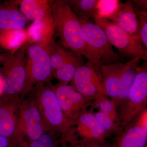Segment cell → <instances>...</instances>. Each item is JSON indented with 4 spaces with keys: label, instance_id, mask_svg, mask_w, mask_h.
I'll use <instances>...</instances> for the list:
<instances>
[{
    "label": "cell",
    "instance_id": "4316f807",
    "mask_svg": "<svg viewBox=\"0 0 147 147\" xmlns=\"http://www.w3.org/2000/svg\"><path fill=\"white\" fill-rule=\"evenodd\" d=\"M134 8L142 11L147 12V1L146 0H134L132 1Z\"/></svg>",
    "mask_w": 147,
    "mask_h": 147
},
{
    "label": "cell",
    "instance_id": "9c48e42d",
    "mask_svg": "<svg viewBox=\"0 0 147 147\" xmlns=\"http://www.w3.org/2000/svg\"><path fill=\"white\" fill-rule=\"evenodd\" d=\"M58 101L67 120L76 123L82 114L86 112L89 99L81 94L71 85L57 84L53 86Z\"/></svg>",
    "mask_w": 147,
    "mask_h": 147
},
{
    "label": "cell",
    "instance_id": "44dd1931",
    "mask_svg": "<svg viewBox=\"0 0 147 147\" xmlns=\"http://www.w3.org/2000/svg\"><path fill=\"white\" fill-rule=\"evenodd\" d=\"M52 74L59 68L71 56L72 52L65 50L60 45L55 42L54 38L48 43Z\"/></svg>",
    "mask_w": 147,
    "mask_h": 147
},
{
    "label": "cell",
    "instance_id": "83f0119b",
    "mask_svg": "<svg viewBox=\"0 0 147 147\" xmlns=\"http://www.w3.org/2000/svg\"><path fill=\"white\" fill-rule=\"evenodd\" d=\"M88 147H103L101 146H98V145H92V146H89Z\"/></svg>",
    "mask_w": 147,
    "mask_h": 147
},
{
    "label": "cell",
    "instance_id": "d4e9b609",
    "mask_svg": "<svg viewBox=\"0 0 147 147\" xmlns=\"http://www.w3.org/2000/svg\"><path fill=\"white\" fill-rule=\"evenodd\" d=\"M94 115L100 125L105 131L110 130L113 127V120L105 113L100 111L96 113Z\"/></svg>",
    "mask_w": 147,
    "mask_h": 147
},
{
    "label": "cell",
    "instance_id": "6da1fadb",
    "mask_svg": "<svg viewBox=\"0 0 147 147\" xmlns=\"http://www.w3.org/2000/svg\"><path fill=\"white\" fill-rule=\"evenodd\" d=\"M51 14L54 32L59 38L62 45L84 56L88 61L99 66L87 47L82 34L81 23L67 1H52Z\"/></svg>",
    "mask_w": 147,
    "mask_h": 147
},
{
    "label": "cell",
    "instance_id": "7c38bea8",
    "mask_svg": "<svg viewBox=\"0 0 147 147\" xmlns=\"http://www.w3.org/2000/svg\"><path fill=\"white\" fill-rule=\"evenodd\" d=\"M108 20L131 36L140 39L139 24L132 1L128 0L124 3L120 2L115 13Z\"/></svg>",
    "mask_w": 147,
    "mask_h": 147
},
{
    "label": "cell",
    "instance_id": "30bf717a",
    "mask_svg": "<svg viewBox=\"0 0 147 147\" xmlns=\"http://www.w3.org/2000/svg\"><path fill=\"white\" fill-rule=\"evenodd\" d=\"M22 99L0 94V135L8 138L24 136L18 126V109Z\"/></svg>",
    "mask_w": 147,
    "mask_h": 147
},
{
    "label": "cell",
    "instance_id": "2e32d148",
    "mask_svg": "<svg viewBox=\"0 0 147 147\" xmlns=\"http://www.w3.org/2000/svg\"><path fill=\"white\" fill-rule=\"evenodd\" d=\"M141 60H143L142 57H138L125 62L121 76L119 92L117 100H126L129 89L138 72Z\"/></svg>",
    "mask_w": 147,
    "mask_h": 147
},
{
    "label": "cell",
    "instance_id": "4fadbf2b",
    "mask_svg": "<svg viewBox=\"0 0 147 147\" xmlns=\"http://www.w3.org/2000/svg\"><path fill=\"white\" fill-rule=\"evenodd\" d=\"M28 21L13 2L0 5V34L24 29Z\"/></svg>",
    "mask_w": 147,
    "mask_h": 147
},
{
    "label": "cell",
    "instance_id": "5b68a950",
    "mask_svg": "<svg viewBox=\"0 0 147 147\" xmlns=\"http://www.w3.org/2000/svg\"><path fill=\"white\" fill-rule=\"evenodd\" d=\"M84 40L99 66L123 63L122 58L113 50L105 33L91 20L79 19Z\"/></svg>",
    "mask_w": 147,
    "mask_h": 147
},
{
    "label": "cell",
    "instance_id": "cb8c5ba5",
    "mask_svg": "<svg viewBox=\"0 0 147 147\" xmlns=\"http://www.w3.org/2000/svg\"><path fill=\"white\" fill-rule=\"evenodd\" d=\"M56 134L47 131L37 139L40 147H56Z\"/></svg>",
    "mask_w": 147,
    "mask_h": 147
},
{
    "label": "cell",
    "instance_id": "5bb4252c",
    "mask_svg": "<svg viewBox=\"0 0 147 147\" xmlns=\"http://www.w3.org/2000/svg\"><path fill=\"white\" fill-rule=\"evenodd\" d=\"M125 64V63H118L100 67L106 94L116 100L119 92L121 76Z\"/></svg>",
    "mask_w": 147,
    "mask_h": 147
},
{
    "label": "cell",
    "instance_id": "8fae6325",
    "mask_svg": "<svg viewBox=\"0 0 147 147\" xmlns=\"http://www.w3.org/2000/svg\"><path fill=\"white\" fill-rule=\"evenodd\" d=\"M18 1L20 10L28 21L54 30L51 14L52 1L22 0Z\"/></svg>",
    "mask_w": 147,
    "mask_h": 147
},
{
    "label": "cell",
    "instance_id": "52a82bcc",
    "mask_svg": "<svg viewBox=\"0 0 147 147\" xmlns=\"http://www.w3.org/2000/svg\"><path fill=\"white\" fill-rule=\"evenodd\" d=\"M71 83L77 91L89 99L107 95L100 67L90 62L77 68Z\"/></svg>",
    "mask_w": 147,
    "mask_h": 147
},
{
    "label": "cell",
    "instance_id": "f1b7e54d",
    "mask_svg": "<svg viewBox=\"0 0 147 147\" xmlns=\"http://www.w3.org/2000/svg\"><path fill=\"white\" fill-rule=\"evenodd\" d=\"M3 60V56L0 55V62H2Z\"/></svg>",
    "mask_w": 147,
    "mask_h": 147
},
{
    "label": "cell",
    "instance_id": "f546056e",
    "mask_svg": "<svg viewBox=\"0 0 147 147\" xmlns=\"http://www.w3.org/2000/svg\"><path fill=\"white\" fill-rule=\"evenodd\" d=\"M26 142H24V144H22V146H21V147H25V144H26Z\"/></svg>",
    "mask_w": 147,
    "mask_h": 147
},
{
    "label": "cell",
    "instance_id": "8992f818",
    "mask_svg": "<svg viewBox=\"0 0 147 147\" xmlns=\"http://www.w3.org/2000/svg\"><path fill=\"white\" fill-rule=\"evenodd\" d=\"M94 24L100 27L105 33L112 46L115 47L123 58L130 60L138 57L147 61V51L141 40L127 33L115 23L108 19L94 18Z\"/></svg>",
    "mask_w": 147,
    "mask_h": 147
},
{
    "label": "cell",
    "instance_id": "277c9868",
    "mask_svg": "<svg viewBox=\"0 0 147 147\" xmlns=\"http://www.w3.org/2000/svg\"><path fill=\"white\" fill-rule=\"evenodd\" d=\"M53 36L42 38L26 48V73L30 92L34 85L50 83L53 77L48 43Z\"/></svg>",
    "mask_w": 147,
    "mask_h": 147
},
{
    "label": "cell",
    "instance_id": "7a4b0ae2",
    "mask_svg": "<svg viewBox=\"0 0 147 147\" xmlns=\"http://www.w3.org/2000/svg\"><path fill=\"white\" fill-rule=\"evenodd\" d=\"M30 96L35 102L48 131L61 134L66 137L71 135L73 124L66 118L53 86L40 83L33 87Z\"/></svg>",
    "mask_w": 147,
    "mask_h": 147
},
{
    "label": "cell",
    "instance_id": "9a60e30c",
    "mask_svg": "<svg viewBox=\"0 0 147 147\" xmlns=\"http://www.w3.org/2000/svg\"><path fill=\"white\" fill-rule=\"evenodd\" d=\"M147 97V63L144 61L129 92L126 100L131 106L138 107L146 102Z\"/></svg>",
    "mask_w": 147,
    "mask_h": 147
},
{
    "label": "cell",
    "instance_id": "484cf974",
    "mask_svg": "<svg viewBox=\"0 0 147 147\" xmlns=\"http://www.w3.org/2000/svg\"><path fill=\"white\" fill-rule=\"evenodd\" d=\"M96 99L100 100L99 102L100 111L110 117V114L113 112L114 109V103L112 101L106 99L104 96H99Z\"/></svg>",
    "mask_w": 147,
    "mask_h": 147
},
{
    "label": "cell",
    "instance_id": "7402d4cb",
    "mask_svg": "<svg viewBox=\"0 0 147 147\" xmlns=\"http://www.w3.org/2000/svg\"><path fill=\"white\" fill-rule=\"evenodd\" d=\"M120 2V1L117 0L98 1L96 6V14L94 19H109L115 13L118 7Z\"/></svg>",
    "mask_w": 147,
    "mask_h": 147
},
{
    "label": "cell",
    "instance_id": "e0dca14e",
    "mask_svg": "<svg viewBox=\"0 0 147 147\" xmlns=\"http://www.w3.org/2000/svg\"><path fill=\"white\" fill-rule=\"evenodd\" d=\"M82 56L73 51L63 65L53 72V76L59 81V84L68 85L71 82L76 69L83 65Z\"/></svg>",
    "mask_w": 147,
    "mask_h": 147
},
{
    "label": "cell",
    "instance_id": "ba28073f",
    "mask_svg": "<svg viewBox=\"0 0 147 147\" xmlns=\"http://www.w3.org/2000/svg\"><path fill=\"white\" fill-rule=\"evenodd\" d=\"M18 126L30 141L39 139L48 131L35 102L30 96L23 98L18 109Z\"/></svg>",
    "mask_w": 147,
    "mask_h": 147
},
{
    "label": "cell",
    "instance_id": "d6986e66",
    "mask_svg": "<svg viewBox=\"0 0 147 147\" xmlns=\"http://www.w3.org/2000/svg\"><path fill=\"white\" fill-rule=\"evenodd\" d=\"M67 1L78 19L93 20L95 17L97 0H71Z\"/></svg>",
    "mask_w": 147,
    "mask_h": 147
},
{
    "label": "cell",
    "instance_id": "3957f363",
    "mask_svg": "<svg viewBox=\"0 0 147 147\" xmlns=\"http://www.w3.org/2000/svg\"><path fill=\"white\" fill-rule=\"evenodd\" d=\"M26 49L3 56L2 75L1 93L6 96L23 99L28 93L26 73Z\"/></svg>",
    "mask_w": 147,
    "mask_h": 147
},
{
    "label": "cell",
    "instance_id": "ffe728a7",
    "mask_svg": "<svg viewBox=\"0 0 147 147\" xmlns=\"http://www.w3.org/2000/svg\"><path fill=\"white\" fill-rule=\"evenodd\" d=\"M86 127L90 132L91 137L94 139H100L103 138L106 131L100 125L94 114L85 112L80 115L76 123Z\"/></svg>",
    "mask_w": 147,
    "mask_h": 147
},
{
    "label": "cell",
    "instance_id": "ac0fdd59",
    "mask_svg": "<svg viewBox=\"0 0 147 147\" xmlns=\"http://www.w3.org/2000/svg\"><path fill=\"white\" fill-rule=\"evenodd\" d=\"M147 139V129L143 125L130 127L119 143V147H145Z\"/></svg>",
    "mask_w": 147,
    "mask_h": 147
},
{
    "label": "cell",
    "instance_id": "603a6c76",
    "mask_svg": "<svg viewBox=\"0 0 147 147\" xmlns=\"http://www.w3.org/2000/svg\"><path fill=\"white\" fill-rule=\"evenodd\" d=\"M134 9L139 24L140 40L147 51V12L135 8Z\"/></svg>",
    "mask_w": 147,
    "mask_h": 147
}]
</instances>
